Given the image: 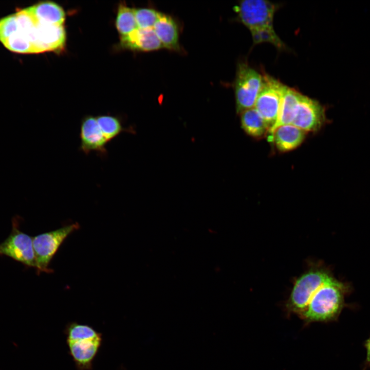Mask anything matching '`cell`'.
Masks as SVG:
<instances>
[{
    "label": "cell",
    "instance_id": "6da1fadb",
    "mask_svg": "<svg viewBox=\"0 0 370 370\" xmlns=\"http://www.w3.org/2000/svg\"><path fill=\"white\" fill-rule=\"evenodd\" d=\"M6 48L17 53L34 54L61 51L66 42L63 25L39 20L29 7L9 15L2 27Z\"/></svg>",
    "mask_w": 370,
    "mask_h": 370
},
{
    "label": "cell",
    "instance_id": "7a4b0ae2",
    "mask_svg": "<svg viewBox=\"0 0 370 370\" xmlns=\"http://www.w3.org/2000/svg\"><path fill=\"white\" fill-rule=\"evenodd\" d=\"M351 289L349 283L334 275L318 289L305 310L298 316L305 325L336 321L346 306L345 298Z\"/></svg>",
    "mask_w": 370,
    "mask_h": 370
},
{
    "label": "cell",
    "instance_id": "3957f363",
    "mask_svg": "<svg viewBox=\"0 0 370 370\" xmlns=\"http://www.w3.org/2000/svg\"><path fill=\"white\" fill-rule=\"evenodd\" d=\"M277 5L264 0H245L235 7L239 20L250 31L255 44L268 42L279 49L285 45L274 31L273 19Z\"/></svg>",
    "mask_w": 370,
    "mask_h": 370
},
{
    "label": "cell",
    "instance_id": "277c9868",
    "mask_svg": "<svg viewBox=\"0 0 370 370\" xmlns=\"http://www.w3.org/2000/svg\"><path fill=\"white\" fill-rule=\"evenodd\" d=\"M332 276V272L324 263H309L307 269L294 281L285 304L287 316L303 312L316 292Z\"/></svg>",
    "mask_w": 370,
    "mask_h": 370
},
{
    "label": "cell",
    "instance_id": "5b68a950",
    "mask_svg": "<svg viewBox=\"0 0 370 370\" xmlns=\"http://www.w3.org/2000/svg\"><path fill=\"white\" fill-rule=\"evenodd\" d=\"M263 82L254 107L265 122L269 134L277 123L282 98L286 86L268 74Z\"/></svg>",
    "mask_w": 370,
    "mask_h": 370
},
{
    "label": "cell",
    "instance_id": "8992f818",
    "mask_svg": "<svg viewBox=\"0 0 370 370\" xmlns=\"http://www.w3.org/2000/svg\"><path fill=\"white\" fill-rule=\"evenodd\" d=\"M262 82V76L257 71L246 62L239 63L234 82L237 114L254 107Z\"/></svg>",
    "mask_w": 370,
    "mask_h": 370
},
{
    "label": "cell",
    "instance_id": "52a82bcc",
    "mask_svg": "<svg viewBox=\"0 0 370 370\" xmlns=\"http://www.w3.org/2000/svg\"><path fill=\"white\" fill-rule=\"evenodd\" d=\"M79 228V224L76 223L32 237L38 274L42 272H52L49 265L53 256L65 238Z\"/></svg>",
    "mask_w": 370,
    "mask_h": 370
},
{
    "label": "cell",
    "instance_id": "ba28073f",
    "mask_svg": "<svg viewBox=\"0 0 370 370\" xmlns=\"http://www.w3.org/2000/svg\"><path fill=\"white\" fill-rule=\"evenodd\" d=\"M17 217H14L9 235L0 243V256H6L26 267L36 268L33 238L20 229Z\"/></svg>",
    "mask_w": 370,
    "mask_h": 370
},
{
    "label": "cell",
    "instance_id": "9c48e42d",
    "mask_svg": "<svg viewBox=\"0 0 370 370\" xmlns=\"http://www.w3.org/2000/svg\"><path fill=\"white\" fill-rule=\"evenodd\" d=\"M326 120L325 107L317 100L302 95L291 124L306 132H317Z\"/></svg>",
    "mask_w": 370,
    "mask_h": 370
},
{
    "label": "cell",
    "instance_id": "30bf717a",
    "mask_svg": "<svg viewBox=\"0 0 370 370\" xmlns=\"http://www.w3.org/2000/svg\"><path fill=\"white\" fill-rule=\"evenodd\" d=\"M79 136L80 151L85 155L96 152L102 158L107 156L106 145L108 142L99 126L96 117L89 115L82 119Z\"/></svg>",
    "mask_w": 370,
    "mask_h": 370
},
{
    "label": "cell",
    "instance_id": "8fae6325",
    "mask_svg": "<svg viewBox=\"0 0 370 370\" xmlns=\"http://www.w3.org/2000/svg\"><path fill=\"white\" fill-rule=\"evenodd\" d=\"M102 336L93 339L66 341L69 353L78 370L91 369L92 362L102 344Z\"/></svg>",
    "mask_w": 370,
    "mask_h": 370
},
{
    "label": "cell",
    "instance_id": "7c38bea8",
    "mask_svg": "<svg viewBox=\"0 0 370 370\" xmlns=\"http://www.w3.org/2000/svg\"><path fill=\"white\" fill-rule=\"evenodd\" d=\"M306 132L292 124H285L276 127L269 137L277 150L286 152L299 146L304 141Z\"/></svg>",
    "mask_w": 370,
    "mask_h": 370
},
{
    "label": "cell",
    "instance_id": "4fadbf2b",
    "mask_svg": "<svg viewBox=\"0 0 370 370\" xmlns=\"http://www.w3.org/2000/svg\"><path fill=\"white\" fill-rule=\"evenodd\" d=\"M121 44L127 49L144 51L163 47L153 28H137L127 35L121 36Z\"/></svg>",
    "mask_w": 370,
    "mask_h": 370
},
{
    "label": "cell",
    "instance_id": "5bb4252c",
    "mask_svg": "<svg viewBox=\"0 0 370 370\" xmlns=\"http://www.w3.org/2000/svg\"><path fill=\"white\" fill-rule=\"evenodd\" d=\"M153 29L163 47L173 50L179 49L177 26L171 16L160 12Z\"/></svg>",
    "mask_w": 370,
    "mask_h": 370
},
{
    "label": "cell",
    "instance_id": "9a60e30c",
    "mask_svg": "<svg viewBox=\"0 0 370 370\" xmlns=\"http://www.w3.org/2000/svg\"><path fill=\"white\" fill-rule=\"evenodd\" d=\"M302 95L295 89L286 86L281 100L277 123L269 134L268 137L278 126L291 124Z\"/></svg>",
    "mask_w": 370,
    "mask_h": 370
},
{
    "label": "cell",
    "instance_id": "2e32d148",
    "mask_svg": "<svg viewBox=\"0 0 370 370\" xmlns=\"http://www.w3.org/2000/svg\"><path fill=\"white\" fill-rule=\"evenodd\" d=\"M40 20L53 25H63L65 13L61 6L51 1H43L29 7Z\"/></svg>",
    "mask_w": 370,
    "mask_h": 370
},
{
    "label": "cell",
    "instance_id": "e0dca14e",
    "mask_svg": "<svg viewBox=\"0 0 370 370\" xmlns=\"http://www.w3.org/2000/svg\"><path fill=\"white\" fill-rule=\"evenodd\" d=\"M240 114L241 127L247 135L261 138L268 133L265 122L255 107L245 110Z\"/></svg>",
    "mask_w": 370,
    "mask_h": 370
},
{
    "label": "cell",
    "instance_id": "ac0fdd59",
    "mask_svg": "<svg viewBox=\"0 0 370 370\" xmlns=\"http://www.w3.org/2000/svg\"><path fill=\"white\" fill-rule=\"evenodd\" d=\"M99 126L108 143L124 132L135 133L133 127H124L121 120L111 115H101L96 117Z\"/></svg>",
    "mask_w": 370,
    "mask_h": 370
},
{
    "label": "cell",
    "instance_id": "d6986e66",
    "mask_svg": "<svg viewBox=\"0 0 370 370\" xmlns=\"http://www.w3.org/2000/svg\"><path fill=\"white\" fill-rule=\"evenodd\" d=\"M116 26L121 36L127 35L138 28L134 9L128 7L124 4H120L118 9Z\"/></svg>",
    "mask_w": 370,
    "mask_h": 370
},
{
    "label": "cell",
    "instance_id": "ffe728a7",
    "mask_svg": "<svg viewBox=\"0 0 370 370\" xmlns=\"http://www.w3.org/2000/svg\"><path fill=\"white\" fill-rule=\"evenodd\" d=\"M66 341L93 339L102 336L92 326L75 322L68 323L65 329Z\"/></svg>",
    "mask_w": 370,
    "mask_h": 370
},
{
    "label": "cell",
    "instance_id": "44dd1931",
    "mask_svg": "<svg viewBox=\"0 0 370 370\" xmlns=\"http://www.w3.org/2000/svg\"><path fill=\"white\" fill-rule=\"evenodd\" d=\"M136 23L138 28H153L160 12L153 9H134Z\"/></svg>",
    "mask_w": 370,
    "mask_h": 370
},
{
    "label": "cell",
    "instance_id": "7402d4cb",
    "mask_svg": "<svg viewBox=\"0 0 370 370\" xmlns=\"http://www.w3.org/2000/svg\"><path fill=\"white\" fill-rule=\"evenodd\" d=\"M364 346L366 352L365 363L366 365H370V336L364 342Z\"/></svg>",
    "mask_w": 370,
    "mask_h": 370
}]
</instances>
